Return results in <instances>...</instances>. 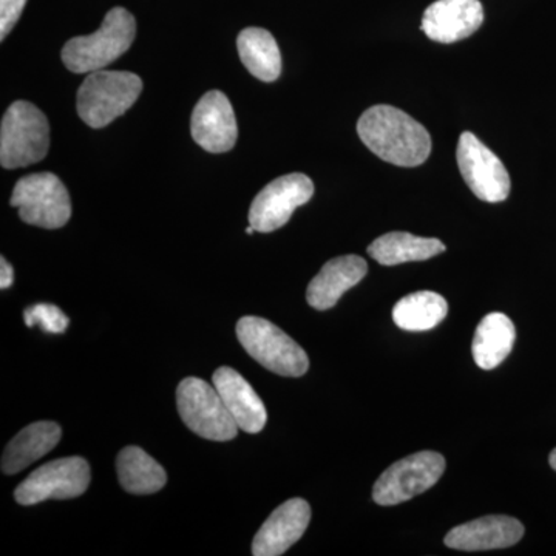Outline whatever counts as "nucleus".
<instances>
[{
	"label": "nucleus",
	"mask_w": 556,
	"mask_h": 556,
	"mask_svg": "<svg viewBox=\"0 0 556 556\" xmlns=\"http://www.w3.org/2000/svg\"><path fill=\"white\" fill-rule=\"evenodd\" d=\"M357 134L375 155L394 166H420L431 153L426 127L391 105L368 109L358 119Z\"/></svg>",
	"instance_id": "nucleus-1"
},
{
	"label": "nucleus",
	"mask_w": 556,
	"mask_h": 556,
	"mask_svg": "<svg viewBox=\"0 0 556 556\" xmlns=\"http://www.w3.org/2000/svg\"><path fill=\"white\" fill-rule=\"evenodd\" d=\"M135 35L137 21L129 11L116 7L105 14L100 30L65 43L62 62L73 73L97 72L123 56L134 43Z\"/></svg>",
	"instance_id": "nucleus-2"
},
{
	"label": "nucleus",
	"mask_w": 556,
	"mask_h": 556,
	"mask_svg": "<svg viewBox=\"0 0 556 556\" xmlns=\"http://www.w3.org/2000/svg\"><path fill=\"white\" fill-rule=\"evenodd\" d=\"M141 91L142 80L135 73L91 72L78 90L79 118L93 129H102L124 115Z\"/></svg>",
	"instance_id": "nucleus-3"
},
{
	"label": "nucleus",
	"mask_w": 556,
	"mask_h": 556,
	"mask_svg": "<svg viewBox=\"0 0 556 556\" xmlns=\"http://www.w3.org/2000/svg\"><path fill=\"white\" fill-rule=\"evenodd\" d=\"M50 148L49 119L31 102L10 105L0 126V164L20 169L39 163Z\"/></svg>",
	"instance_id": "nucleus-4"
},
{
	"label": "nucleus",
	"mask_w": 556,
	"mask_h": 556,
	"mask_svg": "<svg viewBox=\"0 0 556 556\" xmlns=\"http://www.w3.org/2000/svg\"><path fill=\"white\" fill-rule=\"evenodd\" d=\"M237 338L249 356L278 376L300 378L308 371L309 358L305 350L266 318H240Z\"/></svg>",
	"instance_id": "nucleus-5"
},
{
	"label": "nucleus",
	"mask_w": 556,
	"mask_h": 556,
	"mask_svg": "<svg viewBox=\"0 0 556 556\" xmlns=\"http://www.w3.org/2000/svg\"><path fill=\"white\" fill-rule=\"evenodd\" d=\"M177 407L189 430L207 441L226 442L239 433L240 428L217 388L208 386L204 380H182L177 390Z\"/></svg>",
	"instance_id": "nucleus-6"
},
{
	"label": "nucleus",
	"mask_w": 556,
	"mask_h": 556,
	"mask_svg": "<svg viewBox=\"0 0 556 556\" xmlns=\"http://www.w3.org/2000/svg\"><path fill=\"white\" fill-rule=\"evenodd\" d=\"M10 204L20 208L22 222L38 228L60 229L72 217L68 190L50 172L21 178L14 186Z\"/></svg>",
	"instance_id": "nucleus-7"
},
{
	"label": "nucleus",
	"mask_w": 556,
	"mask_h": 556,
	"mask_svg": "<svg viewBox=\"0 0 556 556\" xmlns=\"http://www.w3.org/2000/svg\"><path fill=\"white\" fill-rule=\"evenodd\" d=\"M444 471V456L437 452L416 453L383 471L372 489V500L379 506H397L427 492Z\"/></svg>",
	"instance_id": "nucleus-8"
},
{
	"label": "nucleus",
	"mask_w": 556,
	"mask_h": 556,
	"mask_svg": "<svg viewBox=\"0 0 556 556\" xmlns=\"http://www.w3.org/2000/svg\"><path fill=\"white\" fill-rule=\"evenodd\" d=\"M89 484V463L79 456L62 457L33 471L17 485L14 497L21 506H33L47 500L78 497Z\"/></svg>",
	"instance_id": "nucleus-9"
},
{
	"label": "nucleus",
	"mask_w": 556,
	"mask_h": 556,
	"mask_svg": "<svg viewBox=\"0 0 556 556\" xmlns=\"http://www.w3.org/2000/svg\"><path fill=\"white\" fill-rule=\"evenodd\" d=\"M457 166L471 192L486 203H501L510 193V175L481 139L464 131L457 142Z\"/></svg>",
	"instance_id": "nucleus-10"
},
{
	"label": "nucleus",
	"mask_w": 556,
	"mask_h": 556,
	"mask_svg": "<svg viewBox=\"0 0 556 556\" xmlns=\"http://www.w3.org/2000/svg\"><path fill=\"white\" fill-rule=\"evenodd\" d=\"M314 195L313 181L303 174H289L260 190L249 208V225L255 232L268 233L283 228L295 208Z\"/></svg>",
	"instance_id": "nucleus-11"
},
{
	"label": "nucleus",
	"mask_w": 556,
	"mask_h": 556,
	"mask_svg": "<svg viewBox=\"0 0 556 556\" xmlns=\"http://www.w3.org/2000/svg\"><path fill=\"white\" fill-rule=\"evenodd\" d=\"M190 134L206 152L225 153L236 146L239 127L225 93L212 90L201 98L193 109Z\"/></svg>",
	"instance_id": "nucleus-12"
},
{
	"label": "nucleus",
	"mask_w": 556,
	"mask_h": 556,
	"mask_svg": "<svg viewBox=\"0 0 556 556\" xmlns=\"http://www.w3.org/2000/svg\"><path fill=\"white\" fill-rule=\"evenodd\" d=\"M484 22L479 0H437L426 10L422 31L434 42L453 43L470 38Z\"/></svg>",
	"instance_id": "nucleus-13"
},
{
	"label": "nucleus",
	"mask_w": 556,
	"mask_h": 556,
	"mask_svg": "<svg viewBox=\"0 0 556 556\" xmlns=\"http://www.w3.org/2000/svg\"><path fill=\"white\" fill-rule=\"evenodd\" d=\"M311 507L302 497H294L273 511L252 541V555L280 556L294 546L308 529Z\"/></svg>",
	"instance_id": "nucleus-14"
},
{
	"label": "nucleus",
	"mask_w": 556,
	"mask_h": 556,
	"mask_svg": "<svg viewBox=\"0 0 556 556\" xmlns=\"http://www.w3.org/2000/svg\"><path fill=\"white\" fill-rule=\"evenodd\" d=\"M525 536V526L518 519L492 515L475 519L450 530L445 546L455 551H493L515 546Z\"/></svg>",
	"instance_id": "nucleus-15"
},
{
	"label": "nucleus",
	"mask_w": 556,
	"mask_h": 556,
	"mask_svg": "<svg viewBox=\"0 0 556 556\" xmlns=\"http://www.w3.org/2000/svg\"><path fill=\"white\" fill-rule=\"evenodd\" d=\"M212 380L237 426L247 433H260L268 422V413L251 383L229 367L218 368Z\"/></svg>",
	"instance_id": "nucleus-16"
},
{
	"label": "nucleus",
	"mask_w": 556,
	"mask_h": 556,
	"mask_svg": "<svg viewBox=\"0 0 556 556\" xmlns=\"http://www.w3.org/2000/svg\"><path fill=\"white\" fill-rule=\"evenodd\" d=\"M368 265L358 255H343L329 260L316 277L311 280L306 300L317 311L331 309L340 298L364 280Z\"/></svg>",
	"instance_id": "nucleus-17"
},
{
	"label": "nucleus",
	"mask_w": 556,
	"mask_h": 556,
	"mask_svg": "<svg viewBox=\"0 0 556 556\" xmlns=\"http://www.w3.org/2000/svg\"><path fill=\"white\" fill-rule=\"evenodd\" d=\"M61 427L54 422H36L20 431L10 444L7 445L2 456V471L5 475H16L24 468L50 453L60 444Z\"/></svg>",
	"instance_id": "nucleus-18"
},
{
	"label": "nucleus",
	"mask_w": 556,
	"mask_h": 556,
	"mask_svg": "<svg viewBox=\"0 0 556 556\" xmlns=\"http://www.w3.org/2000/svg\"><path fill=\"white\" fill-rule=\"evenodd\" d=\"M517 339L514 321L503 313L486 314L475 332L473 358L479 368L493 369L506 361Z\"/></svg>",
	"instance_id": "nucleus-19"
},
{
	"label": "nucleus",
	"mask_w": 556,
	"mask_h": 556,
	"mask_svg": "<svg viewBox=\"0 0 556 556\" xmlns=\"http://www.w3.org/2000/svg\"><path fill=\"white\" fill-rule=\"evenodd\" d=\"M445 251L438 239L413 236L408 232H390L379 237L368 247V254L383 266H396L408 262H424Z\"/></svg>",
	"instance_id": "nucleus-20"
},
{
	"label": "nucleus",
	"mask_w": 556,
	"mask_h": 556,
	"mask_svg": "<svg viewBox=\"0 0 556 556\" xmlns=\"http://www.w3.org/2000/svg\"><path fill=\"white\" fill-rule=\"evenodd\" d=\"M240 60L254 78L274 83L281 73V54L276 39L265 28H247L237 39Z\"/></svg>",
	"instance_id": "nucleus-21"
},
{
	"label": "nucleus",
	"mask_w": 556,
	"mask_h": 556,
	"mask_svg": "<svg viewBox=\"0 0 556 556\" xmlns=\"http://www.w3.org/2000/svg\"><path fill=\"white\" fill-rule=\"evenodd\" d=\"M116 471L121 485L131 495H152L160 492L167 482L164 468L139 447L121 450Z\"/></svg>",
	"instance_id": "nucleus-22"
},
{
	"label": "nucleus",
	"mask_w": 556,
	"mask_h": 556,
	"mask_svg": "<svg viewBox=\"0 0 556 556\" xmlns=\"http://www.w3.org/2000/svg\"><path fill=\"white\" fill-rule=\"evenodd\" d=\"M447 313V300L441 294L419 291L399 300L393 309V320L405 331H428L437 328Z\"/></svg>",
	"instance_id": "nucleus-23"
},
{
	"label": "nucleus",
	"mask_w": 556,
	"mask_h": 556,
	"mask_svg": "<svg viewBox=\"0 0 556 556\" xmlns=\"http://www.w3.org/2000/svg\"><path fill=\"white\" fill-rule=\"evenodd\" d=\"M24 320L28 328L39 325L42 331L51 334H62L67 331L70 324L68 317L58 306L49 303H38L25 309Z\"/></svg>",
	"instance_id": "nucleus-24"
},
{
	"label": "nucleus",
	"mask_w": 556,
	"mask_h": 556,
	"mask_svg": "<svg viewBox=\"0 0 556 556\" xmlns=\"http://www.w3.org/2000/svg\"><path fill=\"white\" fill-rule=\"evenodd\" d=\"M25 5L27 0H0V39H5L13 30Z\"/></svg>",
	"instance_id": "nucleus-25"
},
{
	"label": "nucleus",
	"mask_w": 556,
	"mask_h": 556,
	"mask_svg": "<svg viewBox=\"0 0 556 556\" xmlns=\"http://www.w3.org/2000/svg\"><path fill=\"white\" fill-rule=\"evenodd\" d=\"M14 281L13 266L7 262L5 257L0 258V288L9 289Z\"/></svg>",
	"instance_id": "nucleus-26"
},
{
	"label": "nucleus",
	"mask_w": 556,
	"mask_h": 556,
	"mask_svg": "<svg viewBox=\"0 0 556 556\" xmlns=\"http://www.w3.org/2000/svg\"><path fill=\"white\" fill-rule=\"evenodd\" d=\"M548 460H551V466L556 471V448L554 452L551 453V457H548Z\"/></svg>",
	"instance_id": "nucleus-27"
},
{
	"label": "nucleus",
	"mask_w": 556,
	"mask_h": 556,
	"mask_svg": "<svg viewBox=\"0 0 556 556\" xmlns=\"http://www.w3.org/2000/svg\"><path fill=\"white\" fill-rule=\"evenodd\" d=\"M254 232H255V229H254V228H252V226H251V225H249V226H248V228H247V233H248V236H252V233H254Z\"/></svg>",
	"instance_id": "nucleus-28"
}]
</instances>
